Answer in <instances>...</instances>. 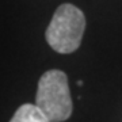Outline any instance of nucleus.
Here are the masks:
<instances>
[{"instance_id":"1","label":"nucleus","mask_w":122,"mask_h":122,"mask_svg":"<svg viewBox=\"0 0 122 122\" xmlns=\"http://www.w3.org/2000/svg\"><path fill=\"white\" fill-rule=\"evenodd\" d=\"M86 30V16L76 5L65 3L54 11L45 38L53 50L61 54H69L80 46Z\"/></svg>"},{"instance_id":"2","label":"nucleus","mask_w":122,"mask_h":122,"mask_svg":"<svg viewBox=\"0 0 122 122\" xmlns=\"http://www.w3.org/2000/svg\"><path fill=\"white\" fill-rule=\"evenodd\" d=\"M35 105L44 111L50 122L66 121L72 114V99L68 77L60 69L46 71L38 81Z\"/></svg>"},{"instance_id":"3","label":"nucleus","mask_w":122,"mask_h":122,"mask_svg":"<svg viewBox=\"0 0 122 122\" xmlns=\"http://www.w3.org/2000/svg\"><path fill=\"white\" fill-rule=\"evenodd\" d=\"M10 122H50L37 105L26 103L16 110Z\"/></svg>"}]
</instances>
